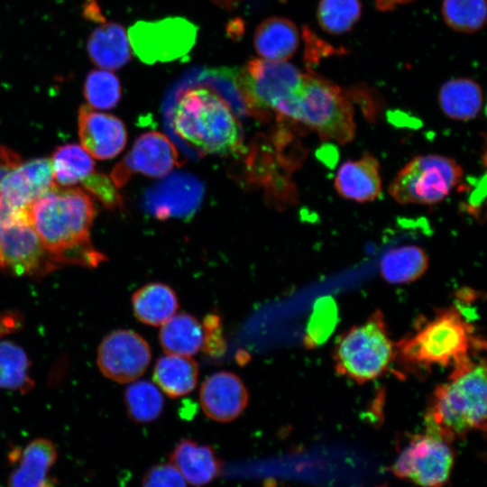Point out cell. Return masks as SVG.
<instances>
[{
	"label": "cell",
	"mask_w": 487,
	"mask_h": 487,
	"mask_svg": "<svg viewBox=\"0 0 487 487\" xmlns=\"http://www.w3.org/2000/svg\"><path fill=\"white\" fill-rule=\"evenodd\" d=\"M30 214L32 225L57 265L96 267L105 260L90 241L96 210L94 200L83 189L56 186L32 205Z\"/></svg>",
	"instance_id": "6da1fadb"
},
{
	"label": "cell",
	"mask_w": 487,
	"mask_h": 487,
	"mask_svg": "<svg viewBox=\"0 0 487 487\" xmlns=\"http://www.w3.org/2000/svg\"><path fill=\"white\" fill-rule=\"evenodd\" d=\"M486 365L473 356L453 367L447 381L433 392L427 414V433L447 443L486 427Z\"/></svg>",
	"instance_id": "7a4b0ae2"
},
{
	"label": "cell",
	"mask_w": 487,
	"mask_h": 487,
	"mask_svg": "<svg viewBox=\"0 0 487 487\" xmlns=\"http://www.w3.org/2000/svg\"><path fill=\"white\" fill-rule=\"evenodd\" d=\"M176 134L198 152L229 155L243 147V132L233 109L213 88L187 87L171 110Z\"/></svg>",
	"instance_id": "3957f363"
},
{
	"label": "cell",
	"mask_w": 487,
	"mask_h": 487,
	"mask_svg": "<svg viewBox=\"0 0 487 487\" xmlns=\"http://www.w3.org/2000/svg\"><path fill=\"white\" fill-rule=\"evenodd\" d=\"M480 346L473 324L453 306L420 322L414 332L397 344L395 351L413 366L454 367L473 356Z\"/></svg>",
	"instance_id": "277c9868"
},
{
	"label": "cell",
	"mask_w": 487,
	"mask_h": 487,
	"mask_svg": "<svg viewBox=\"0 0 487 487\" xmlns=\"http://www.w3.org/2000/svg\"><path fill=\"white\" fill-rule=\"evenodd\" d=\"M276 113L339 144L350 142L355 134L354 106L347 95L333 82L313 73L304 74L299 91Z\"/></svg>",
	"instance_id": "5b68a950"
},
{
	"label": "cell",
	"mask_w": 487,
	"mask_h": 487,
	"mask_svg": "<svg viewBox=\"0 0 487 487\" xmlns=\"http://www.w3.org/2000/svg\"><path fill=\"white\" fill-rule=\"evenodd\" d=\"M395 354L383 316L376 311L338 340L334 353L335 370L354 381L366 382L381 375Z\"/></svg>",
	"instance_id": "8992f818"
},
{
	"label": "cell",
	"mask_w": 487,
	"mask_h": 487,
	"mask_svg": "<svg viewBox=\"0 0 487 487\" xmlns=\"http://www.w3.org/2000/svg\"><path fill=\"white\" fill-rule=\"evenodd\" d=\"M462 167L453 159L419 155L394 177L388 191L402 205H434L444 200L462 179Z\"/></svg>",
	"instance_id": "52a82bcc"
},
{
	"label": "cell",
	"mask_w": 487,
	"mask_h": 487,
	"mask_svg": "<svg viewBox=\"0 0 487 487\" xmlns=\"http://www.w3.org/2000/svg\"><path fill=\"white\" fill-rule=\"evenodd\" d=\"M304 74L287 61L250 60L236 83L249 111L263 117L292 98L299 91Z\"/></svg>",
	"instance_id": "ba28073f"
},
{
	"label": "cell",
	"mask_w": 487,
	"mask_h": 487,
	"mask_svg": "<svg viewBox=\"0 0 487 487\" xmlns=\"http://www.w3.org/2000/svg\"><path fill=\"white\" fill-rule=\"evenodd\" d=\"M0 267L30 277H41L57 267L32 224L30 209L0 225Z\"/></svg>",
	"instance_id": "9c48e42d"
},
{
	"label": "cell",
	"mask_w": 487,
	"mask_h": 487,
	"mask_svg": "<svg viewBox=\"0 0 487 487\" xmlns=\"http://www.w3.org/2000/svg\"><path fill=\"white\" fill-rule=\"evenodd\" d=\"M198 28L181 17L140 21L130 27L128 40L143 62L170 61L184 57L193 47Z\"/></svg>",
	"instance_id": "30bf717a"
},
{
	"label": "cell",
	"mask_w": 487,
	"mask_h": 487,
	"mask_svg": "<svg viewBox=\"0 0 487 487\" xmlns=\"http://www.w3.org/2000/svg\"><path fill=\"white\" fill-rule=\"evenodd\" d=\"M449 443L426 433L416 435L400 451L392 465L393 473L422 487H444L454 465Z\"/></svg>",
	"instance_id": "8fae6325"
},
{
	"label": "cell",
	"mask_w": 487,
	"mask_h": 487,
	"mask_svg": "<svg viewBox=\"0 0 487 487\" xmlns=\"http://www.w3.org/2000/svg\"><path fill=\"white\" fill-rule=\"evenodd\" d=\"M97 365L103 375L114 381H136L147 370L152 351L138 333L118 329L106 335L98 345Z\"/></svg>",
	"instance_id": "7c38bea8"
},
{
	"label": "cell",
	"mask_w": 487,
	"mask_h": 487,
	"mask_svg": "<svg viewBox=\"0 0 487 487\" xmlns=\"http://www.w3.org/2000/svg\"><path fill=\"white\" fill-rule=\"evenodd\" d=\"M179 163L178 151L161 133L148 132L136 139L124 160L112 171L111 179L119 188L133 173L161 178Z\"/></svg>",
	"instance_id": "4fadbf2b"
},
{
	"label": "cell",
	"mask_w": 487,
	"mask_h": 487,
	"mask_svg": "<svg viewBox=\"0 0 487 487\" xmlns=\"http://www.w3.org/2000/svg\"><path fill=\"white\" fill-rule=\"evenodd\" d=\"M78 125L82 147L91 157L112 159L125 146L126 128L115 115L96 112L88 105H83L78 109Z\"/></svg>",
	"instance_id": "5bb4252c"
},
{
	"label": "cell",
	"mask_w": 487,
	"mask_h": 487,
	"mask_svg": "<svg viewBox=\"0 0 487 487\" xmlns=\"http://www.w3.org/2000/svg\"><path fill=\"white\" fill-rule=\"evenodd\" d=\"M51 161L39 158L20 164L1 184L0 191L14 211L29 210L41 196L55 188Z\"/></svg>",
	"instance_id": "9a60e30c"
},
{
	"label": "cell",
	"mask_w": 487,
	"mask_h": 487,
	"mask_svg": "<svg viewBox=\"0 0 487 487\" xmlns=\"http://www.w3.org/2000/svg\"><path fill=\"white\" fill-rule=\"evenodd\" d=\"M199 400L204 413L209 418L229 422L243 413L249 395L244 381L236 374L222 371L204 381Z\"/></svg>",
	"instance_id": "2e32d148"
},
{
	"label": "cell",
	"mask_w": 487,
	"mask_h": 487,
	"mask_svg": "<svg viewBox=\"0 0 487 487\" xmlns=\"http://www.w3.org/2000/svg\"><path fill=\"white\" fill-rule=\"evenodd\" d=\"M335 188L349 200L359 203L375 200L382 189L379 161L369 153L345 161L336 171Z\"/></svg>",
	"instance_id": "e0dca14e"
},
{
	"label": "cell",
	"mask_w": 487,
	"mask_h": 487,
	"mask_svg": "<svg viewBox=\"0 0 487 487\" xmlns=\"http://www.w3.org/2000/svg\"><path fill=\"white\" fill-rule=\"evenodd\" d=\"M18 455L17 466L8 477V487H54L50 471L57 460L58 452L51 440L35 438Z\"/></svg>",
	"instance_id": "ac0fdd59"
},
{
	"label": "cell",
	"mask_w": 487,
	"mask_h": 487,
	"mask_svg": "<svg viewBox=\"0 0 487 487\" xmlns=\"http://www.w3.org/2000/svg\"><path fill=\"white\" fill-rule=\"evenodd\" d=\"M170 463L184 479L195 486H203L215 480L222 470L215 450L190 439H182L173 449Z\"/></svg>",
	"instance_id": "d6986e66"
},
{
	"label": "cell",
	"mask_w": 487,
	"mask_h": 487,
	"mask_svg": "<svg viewBox=\"0 0 487 487\" xmlns=\"http://www.w3.org/2000/svg\"><path fill=\"white\" fill-rule=\"evenodd\" d=\"M300 37L293 22L283 17H270L256 28L253 43L257 53L268 60L286 61L299 46Z\"/></svg>",
	"instance_id": "ffe728a7"
},
{
	"label": "cell",
	"mask_w": 487,
	"mask_h": 487,
	"mask_svg": "<svg viewBox=\"0 0 487 487\" xmlns=\"http://www.w3.org/2000/svg\"><path fill=\"white\" fill-rule=\"evenodd\" d=\"M91 60L103 69H118L131 60L130 42L124 28L116 23L96 28L87 40Z\"/></svg>",
	"instance_id": "44dd1931"
},
{
	"label": "cell",
	"mask_w": 487,
	"mask_h": 487,
	"mask_svg": "<svg viewBox=\"0 0 487 487\" xmlns=\"http://www.w3.org/2000/svg\"><path fill=\"white\" fill-rule=\"evenodd\" d=\"M135 317L149 326H161L176 314L179 308L175 291L161 282L148 283L132 297Z\"/></svg>",
	"instance_id": "7402d4cb"
},
{
	"label": "cell",
	"mask_w": 487,
	"mask_h": 487,
	"mask_svg": "<svg viewBox=\"0 0 487 487\" xmlns=\"http://www.w3.org/2000/svg\"><path fill=\"white\" fill-rule=\"evenodd\" d=\"M438 103L443 113L449 118L469 121L480 114L483 95L481 87L474 80L453 78L440 87Z\"/></svg>",
	"instance_id": "603a6c76"
},
{
	"label": "cell",
	"mask_w": 487,
	"mask_h": 487,
	"mask_svg": "<svg viewBox=\"0 0 487 487\" xmlns=\"http://www.w3.org/2000/svg\"><path fill=\"white\" fill-rule=\"evenodd\" d=\"M198 366L190 356L167 354L160 357L153 369V381L169 397L178 398L197 386Z\"/></svg>",
	"instance_id": "cb8c5ba5"
},
{
	"label": "cell",
	"mask_w": 487,
	"mask_h": 487,
	"mask_svg": "<svg viewBox=\"0 0 487 487\" xmlns=\"http://www.w3.org/2000/svg\"><path fill=\"white\" fill-rule=\"evenodd\" d=\"M159 339L167 354L191 356L202 347L204 331L195 317L179 313L161 325Z\"/></svg>",
	"instance_id": "d4e9b609"
},
{
	"label": "cell",
	"mask_w": 487,
	"mask_h": 487,
	"mask_svg": "<svg viewBox=\"0 0 487 487\" xmlns=\"http://www.w3.org/2000/svg\"><path fill=\"white\" fill-rule=\"evenodd\" d=\"M428 266L425 251L416 245H403L388 251L381 257L380 269L382 277L393 284L414 281Z\"/></svg>",
	"instance_id": "484cf974"
},
{
	"label": "cell",
	"mask_w": 487,
	"mask_h": 487,
	"mask_svg": "<svg viewBox=\"0 0 487 487\" xmlns=\"http://www.w3.org/2000/svg\"><path fill=\"white\" fill-rule=\"evenodd\" d=\"M51 164L55 184L62 188L82 182L94 172L92 157L78 144L58 147L53 153Z\"/></svg>",
	"instance_id": "4316f807"
},
{
	"label": "cell",
	"mask_w": 487,
	"mask_h": 487,
	"mask_svg": "<svg viewBox=\"0 0 487 487\" xmlns=\"http://www.w3.org/2000/svg\"><path fill=\"white\" fill-rule=\"evenodd\" d=\"M30 360L24 349L9 340H0V390L27 392L33 386Z\"/></svg>",
	"instance_id": "83f0119b"
},
{
	"label": "cell",
	"mask_w": 487,
	"mask_h": 487,
	"mask_svg": "<svg viewBox=\"0 0 487 487\" xmlns=\"http://www.w3.org/2000/svg\"><path fill=\"white\" fill-rule=\"evenodd\" d=\"M127 412L137 422L156 419L163 409L164 400L155 384L138 381L130 384L124 392Z\"/></svg>",
	"instance_id": "f1b7e54d"
},
{
	"label": "cell",
	"mask_w": 487,
	"mask_h": 487,
	"mask_svg": "<svg viewBox=\"0 0 487 487\" xmlns=\"http://www.w3.org/2000/svg\"><path fill=\"white\" fill-rule=\"evenodd\" d=\"M360 0H320L317 18L320 27L330 34L350 31L360 19Z\"/></svg>",
	"instance_id": "f546056e"
},
{
	"label": "cell",
	"mask_w": 487,
	"mask_h": 487,
	"mask_svg": "<svg viewBox=\"0 0 487 487\" xmlns=\"http://www.w3.org/2000/svg\"><path fill=\"white\" fill-rule=\"evenodd\" d=\"M442 14L450 28L474 32L485 23L486 3L485 0H444Z\"/></svg>",
	"instance_id": "4dcf8cb0"
},
{
	"label": "cell",
	"mask_w": 487,
	"mask_h": 487,
	"mask_svg": "<svg viewBox=\"0 0 487 487\" xmlns=\"http://www.w3.org/2000/svg\"><path fill=\"white\" fill-rule=\"evenodd\" d=\"M84 96L92 108L102 110L114 108L121 98L118 78L107 69L90 71L84 83Z\"/></svg>",
	"instance_id": "1f68e13d"
},
{
	"label": "cell",
	"mask_w": 487,
	"mask_h": 487,
	"mask_svg": "<svg viewBox=\"0 0 487 487\" xmlns=\"http://www.w3.org/2000/svg\"><path fill=\"white\" fill-rule=\"evenodd\" d=\"M336 320L335 305L329 298L320 299L315 306L308 325L305 343L309 347L323 343L333 331Z\"/></svg>",
	"instance_id": "d6a6232c"
},
{
	"label": "cell",
	"mask_w": 487,
	"mask_h": 487,
	"mask_svg": "<svg viewBox=\"0 0 487 487\" xmlns=\"http://www.w3.org/2000/svg\"><path fill=\"white\" fill-rule=\"evenodd\" d=\"M82 184L89 192L96 195L99 200L109 208L114 209L122 206L123 200L113 180L102 173H91Z\"/></svg>",
	"instance_id": "836d02e7"
},
{
	"label": "cell",
	"mask_w": 487,
	"mask_h": 487,
	"mask_svg": "<svg viewBox=\"0 0 487 487\" xmlns=\"http://www.w3.org/2000/svg\"><path fill=\"white\" fill-rule=\"evenodd\" d=\"M142 487H187L181 473L171 463L151 467L143 475Z\"/></svg>",
	"instance_id": "e575fe53"
},
{
	"label": "cell",
	"mask_w": 487,
	"mask_h": 487,
	"mask_svg": "<svg viewBox=\"0 0 487 487\" xmlns=\"http://www.w3.org/2000/svg\"><path fill=\"white\" fill-rule=\"evenodd\" d=\"M205 351L211 355H219L225 349V343L222 335L221 319L215 314L208 315L203 324Z\"/></svg>",
	"instance_id": "d590c367"
},
{
	"label": "cell",
	"mask_w": 487,
	"mask_h": 487,
	"mask_svg": "<svg viewBox=\"0 0 487 487\" xmlns=\"http://www.w3.org/2000/svg\"><path fill=\"white\" fill-rule=\"evenodd\" d=\"M21 163L22 160L17 152L0 145V187L5 177Z\"/></svg>",
	"instance_id": "8d00e7d4"
},
{
	"label": "cell",
	"mask_w": 487,
	"mask_h": 487,
	"mask_svg": "<svg viewBox=\"0 0 487 487\" xmlns=\"http://www.w3.org/2000/svg\"><path fill=\"white\" fill-rule=\"evenodd\" d=\"M411 1L413 0H376V6L379 10L388 11L396 7L398 5L408 4Z\"/></svg>",
	"instance_id": "74e56055"
},
{
	"label": "cell",
	"mask_w": 487,
	"mask_h": 487,
	"mask_svg": "<svg viewBox=\"0 0 487 487\" xmlns=\"http://www.w3.org/2000/svg\"><path fill=\"white\" fill-rule=\"evenodd\" d=\"M218 3L220 5L231 7L233 6L237 0H214Z\"/></svg>",
	"instance_id": "f35d334b"
}]
</instances>
